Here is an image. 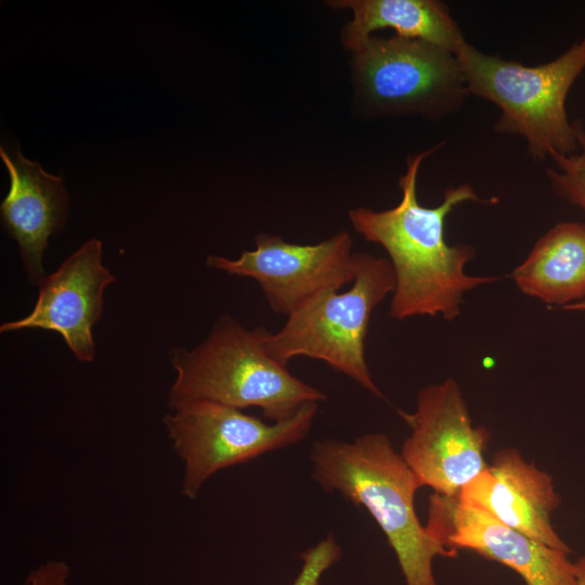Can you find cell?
Returning a JSON list of instances; mask_svg holds the SVG:
<instances>
[{
	"instance_id": "7a4b0ae2",
	"label": "cell",
	"mask_w": 585,
	"mask_h": 585,
	"mask_svg": "<svg viewBox=\"0 0 585 585\" xmlns=\"http://www.w3.org/2000/svg\"><path fill=\"white\" fill-rule=\"evenodd\" d=\"M312 478L327 492H336L363 507L378 523L393 549L404 585H438L437 557L455 558L432 537L416 515L417 477L382 432L353 441L324 438L311 448Z\"/></svg>"
},
{
	"instance_id": "ffe728a7",
	"label": "cell",
	"mask_w": 585,
	"mask_h": 585,
	"mask_svg": "<svg viewBox=\"0 0 585 585\" xmlns=\"http://www.w3.org/2000/svg\"><path fill=\"white\" fill-rule=\"evenodd\" d=\"M562 310L584 312L585 311V299L582 300V301L575 302L573 304H570V306L566 307Z\"/></svg>"
},
{
	"instance_id": "30bf717a",
	"label": "cell",
	"mask_w": 585,
	"mask_h": 585,
	"mask_svg": "<svg viewBox=\"0 0 585 585\" xmlns=\"http://www.w3.org/2000/svg\"><path fill=\"white\" fill-rule=\"evenodd\" d=\"M428 533L450 549H470L518 573L526 585H576L569 554L551 548L458 496L429 497Z\"/></svg>"
},
{
	"instance_id": "7c38bea8",
	"label": "cell",
	"mask_w": 585,
	"mask_h": 585,
	"mask_svg": "<svg viewBox=\"0 0 585 585\" xmlns=\"http://www.w3.org/2000/svg\"><path fill=\"white\" fill-rule=\"evenodd\" d=\"M457 496L551 548L571 552L551 524V515L561 502L551 476L514 447L496 452L492 464Z\"/></svg>"
},
{
	"instance_id": "3957f363",
	"label": "cell",
	"mask_w": 585,
	"mask_h": 585,
	"mask_svg": "<svg viewBox=\"0 0 585 585\" xmlns=\"http://www.w3.org/2000/svg\"><path fill=\"white\" fill-rule=\"evenodd\" d=\"M265 327L246 328L231 315L220 316L203 342L191 350L173 348L176 378L168 394L173 410L192 401H211L238 410L259 407L271 422L294 416L326 395L275 361L265 350Z\"/></svg>"
},
{
	"instance_id": "4fadbf2b",
	"label": "cell",
	"mask_w": 585,
	"mask_h": 585,
	"mask_svg": "<svg viewBox=\"0 0 585 585\" xmlns=\"http://www.w3.org/2000/svg\"><path fill=\"white\" fill-rule=\"evenodd\" d=\"M0 157L10 177L0 206L2 225L18 244L30 283L39 286L46 277L43 252L49 237L65 224L69 197L61 176L48 173L20 151L9 154L1 145Z\"/></svg>"
},
{
	"instance_id": "52a82bcc",
	"label": "cell",
	"mask_w": 585,
	"mask_h": 585,
	"mask_svg": "<svg viewBox=\"0 0 585 585\" xmlns=\"http://www.w3.org/2000/svg\"><path fill=\"white\" fill-rule=\"evenodd\" d=\"M317 410L318 403H309L277 422L211 401H192L170 410L164 425L183 461V495L195 499L216 472L301 441Z\"/></svg>"
},
{
	"instance_id": "e0dca14e",
	"label": "cell",
	"mask_w": 585,
	"mask_h": 585,
	"mask_svg": "<svg viewBox=\"0 0 585 585\" xmlns=\"http://www.w3.org/2000/svg\"><path fill=\"white\" fill-rule=\"evenodd\" d=\"M342 556V548L333 535H328L301 555V568L290 585H321L324 573Z\"/></svg>"
},
{
	"instance_id": "6da1fadb",
	"label": "cell",
	"mask_w": 585,
	"mask_h": 585,
	"mask_svg": "<svg viewBox=\"0 0 585 585\" xmlns=\"http://www.w3.org/2000/svg\"><path fill=\"white\" fill-rule=\"evenodd\" d=\"M411 154L406 171L399 179L400 203L388 210L360 207L348 216L355 232L365 240L380 245L388 255L394 277L389 316L403 321L417 316H459L464 295L495 283L499 276L470 275L465 268L476 258L468 244L450 245L444 226L453 209L466 202L496 204L497 198H481L470 184L447 187L442 202L425 207L417 198V176L424 160L443 146Z\"/></svg>"
},
{
	"instance_id": "ba28073f",
	"label": "cell",
	"mask_w": 585,
	"mask_h": 585,
	"mask_svg": "<svg viewBox=\"0 0 585 585\" xmlns=\"http://www.w3.org/2000/svg\"><path fill=\"white\" fill-rule=\"evenodd\" d=\"M399 414L411 428L401 455L421 486L457 496L487 468L484 452L490 433L485 427L472 425L461 390L452 377L421 388L415 411Z\"/></svg>"
},
{
	"instance_id": "9c48e42d",
	"label": "cell",
	"mask_w": 585,
	"mask_h": 585,
	"mask_svg": "<svg viewBox=\"0 0 585 585\" xmlns=\"http://www.w3.org/2000/svg\"><path fill=\"white\" fill-rule=\"evenodd\" d=\"M255 243V249L244 250L237 259L210 255L206 265L255 280L275 313L287 316L325 291L341 290L354 278L355 252L347 231L314 245L288 243L264 233Z\"/></svg>"
},
{
	"instance_id": "ac0fdd59",
	"label": "cell",
	"mask_w": 585,
	"mask_h": 585,
	"mask_svg": "<svg viewBox=\"0 0 585 585\" xmlns=\"http://www.w3.org/2000/svg\"><path fill=\"white\" fill-rule=\"evenodd\" d=\"M69 567L64 561L50 560L32 570L25 585H67Z\"/></svg>"
},
{
	"instance_id": "5b68a950",
	"label": "cell",
	"mask_w": 585,
	"mask_h": 585,
	"mask_svg": "<svg viewBox=\"0 0 585 585\" xmlns=\"http://www.w3.org/2000/svg\"><path fill=\"white\" fill-rule=\"evenodd\" d=\"M351 287L325 291L287 315L275 333L264 330L266 352L278 363L297 356L320 360L385 399L365 358V338L375 308L392 295L395 277L387 258L355 252Z\"/></svg>"
},
{
	"instance_id": "8fae6325",
	"label": "cell",
	"mask_w": 585,
	"mask_h": 585,
	"mask_svg": "<svg viewBox=\"0 0 585 585\" xmlns=\"http://www.w3.org/2000/svg\"><path fill=\"white\" fill-rule=\"evenodd\" d=\"M102 249L100 239L86 240L39 284L32 311L20 320L1 324L0 332L53 330L62 336L79 362H93L92 328L102 315L105 288L116 282L102 263Z\"/></svg>"
},
{
	"instance_id": "277c9868",
	"label": "cell",
	"mask_w": 585,
	"mask_h": 585,
	"mask_svg": "<svg viewBox=\"0 0 585 585\" xmlns=\"http://www.w3.org/2000/svg\"><path fill=\"white\" fill-rule=\"evenodd\" d=\"M470 95L494 104V130L520 136L534 161L577 151L566 103L585 70V35L556 58L525 65L482 52L467 40L455 51Z\"/></svg>"
},
{
	"instance_id": "5bb4252c",
	"label": "cell",
	"mask_w": 585,
	"mask_h": 585,
	"mask_svg": "<svg viewBox=\"0 0 585 585\" xmlns=\"http://www.w3.org/2000/svg\"><path fill=\"white\" fill-rule=\"evenodd\" d=\"M525 296L561 309L585 299V223L555 224L510 273Z\"/></svg>"
},
{
	"instance_id": "d6986e66",
	"label": "cell",
	"mask_w": 585,
	"mask_h": 585,
	"mask_svg": "<svg viewBox=\"0 0 585 585\" xmlns=\"http://www.w3.org/2000/svg\"><path fill=\"white\" fill-rule=\"evenodd\" d=\"M576 576V585H585V554L573 562Z\"/></svg>"
},
{
	"instance_id": "8992f818",
	"label": "cell",
	"mask_w": 585,
	"mask_h": 585,
	"mask_svg": "<svg viewBox=\"0 0 585 585\" xmlns=\"http://www.w3.org/2000/svg\"><path fill=\"white\" fill-rule=\"evenodd\" d=\"M353 53L358 92L374 114L437 122L458 113L470 95L455 53L439 46L370 36Z\"/></svg>"
},
{
	"instance_id": "9a60e30c",
	"label": "cell",
	"mask_w": 585,
	"mask_h": 585,
	"mask_svg": "<svg viewBox=\"0 0 585 585\" xmlns=\"http://www.w3.org/2000/svg\"><path fill=\"white\" fill-rule=\"evenodd\" d=\"M334 8H348L353 18L342 30L341 41L352 52L372 32L390 28L402 38L422 40L455 53L466 41L450 8L438 0H341Z\"/></svg>"
},
{
	"instance_id": "2e32d148",
	"label": "cell",
	"mask_w": 585,
	"mask_h": 585,
	"mask_svg": "<svg viewBox=\"0 0 585 585\" xmlns=\"http://www.w3.org/2000/svg\"><path fill=\"white\" fill-rule=\"evenodd\" d=\"M577 140V151L568 154H552L554 166L546 169L552 192L585 213V125L582 119L573 120Z\"/></svg>"
}]
</instances>
